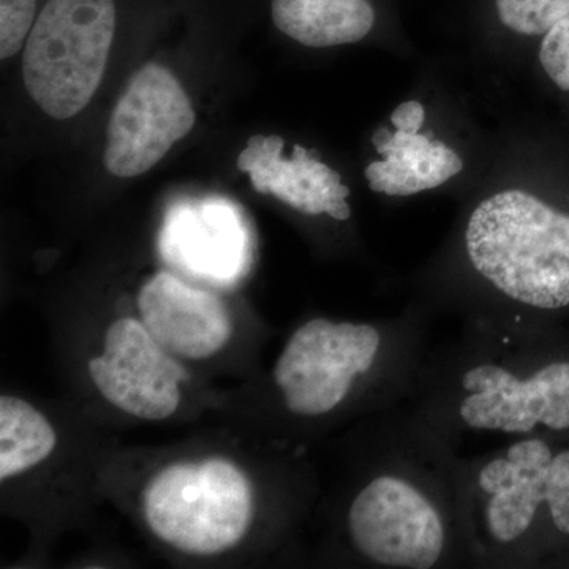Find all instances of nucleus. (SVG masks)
<instances>
[{
    "mask_svg": "<svg viewBox=\"0 0 569 569\" xmlns=\"http://www.w3.org/2000/svg\"><path fill=\"white\" fill-rule=\"evenodd\" d=\"M36 0H0V58L20 51L32 28Z\"/></svg>",
    "mask_w": 569,
    "mask_h": 569,
    "instance_id": "nucleus-15",
    "label": "nucleus"
},
{
    "mask_svg": "<svg viewBox=\"0 0 569 569\" xmlns=\"http://www.w3.org/2000/svg\"><path fill=\"white\" fill-rule=\"evenodd\" d=\"M197 116L174 74L148 63L130 81L112 111L104 168L134 178L156 167L193 129Z\"/></svg>",
    "mask_w": 569,
    "mask_h": 569,
    "instance_id": "nucleus-7",
    "label": "nucleus"
},
{
    "mask_svg": "<svg viewBox=\"0 0 569 569\" xmlns=\"http://www.w3.org/2000/svg\"><path fill=\"white\" fill-rule=\"evenodd\" d=\"M392 140H395V133L389 129L377 130L376 134H373V146H376V149L380 148V146L388 144V142Z\"/></svg>",
    "mask_w": 569,
    "mask_h": 569,
    "instance_id": "nucleus-18",
    "label": "nucleus"
},
{
    "mask_svg": "<svg viewBox=\"0 0 569 569\" xmlns=\"http://www.w3.org/2000/svg\"><path fill=\"white\" fill-rule=\"evenodd\" d=\"M388 167L389 163L387 159L378 160V162L370 163L365 171L367 181H373V179L380 178L381 174L387 173Z\"/></svg>",
    "mask_w": 569,
    "mask_h": 569,
    "instance_id": "nucleus-17",
    "label": "nucleus"
},
{
    "mask_svg": "<svg viewBox=\"0 0 569 569\" xmlns=\"http://www.w3.org/2000/svg\"><path fill=\"white\" fill-rule=\"evenodd\" d=\"M408 403L456 448L468 436L569 432V328L462 321L430 348Z\"/></svg>",
    "mask_w": 569,
    "mask_h": 569,
    "instance_id": "nucleus-3",
    "label": "nucleus"
},
{
    "mask_svg": "<svg viewBox=\"0 0 569 569\" xmlns=\"http://www.w3.org/2000/svg\"><path fill=\"white\" fill-rule=\"evenodd\" d=\"M283 138L254 134L239 153L238 168L250 174L258 193L272 194L305 216H323L329 201H343L350 189L335 170L296 144L291 160L283 159Z\"/></svg>",
    "mask_w": 569,
    "mask_h": 569,
    "instance_id": "nucleus-9",
    "label": "nucleus"
},
{
    "mask_svg": "<svg viewBox=\"0 0 569 569\" xmlns=\"http://www.w3.org/2000/svg\"><path fill=\"white\" fill-rule=\"evenodd\" d=\"M142 323L153 339L173 353L204 359L222 350L233 332L220 299L160 272L138 296Z\"/></svg>",
    "mask_w": 569,
    "mask_h": 569,
    "instance_id": "nucleus-8",
    "label": "nucleus"
},
{
    "mask_svg": "<svg viewBox=\"0 0 569 569\" xmlns=\"http://www.w3.org/2000/svg\"><path fill=\"white\" fill-rule=\"evenodd\" d=\"M433 321L413 301L385 320L310 318L288 339L272 370L284 411L312 422L348 411L383 413L410 402Z\"/></svg>",
    "mask_w": 569,
    "mask_h": 569,
    "instance_id": "nucleus-4",
    "label": "nucleus"
},
{
    "mask_svg": "<svg viewBox=\"0 0 569 569\" xmlns=\"http://www.w3.org/2000/svg\"><path fill=\"white\" fill-rule=\"evenodd\" d=\"M411 301L436 318L569 328V137L546 142L533 182L468 206Z\"/></svg>",
    "mask_w": 569,
    "mask_h": 569,
    "instance_id": "nucleus-1",
    "label": "nucleus"
},
{
    "mask_svg": "<svg viewBox=\"0 0 569 569\" xmlns=\"http://www.w3.org/2000/svg\"><path fill=\"white\" fill-rule=\"evenodd\" d=\"M167 246H173L194 271L231 277L244 253V231L227 201L183 206L170 216Z\"/></svg>",
    "mask_w": 569,
    "mask_h": 569,
    "instance_id": "nucleus-10",
    "label": "nucleus"
},
{
    "mask_svg": "<svg viewBox=\"0 0 569 569\" xmlns=\"http://www.w3.org/2000/svg\"><path fill=\"white\" fill-rule=\"evenodd\" d=\"M497 17L519 39L541 40L569 11V0H496Z\"/></svg>",
    "mask_w": 569,
    "mask_h": 569,
    "instance_id": "nucleus-13",
    "label": "nucleus"
},
{
    "mask_svg": "<svg viewBox=\"0 0 569 569\" xmlns=\"http://www.w3.org/2000/svg\"><path fill=\"white\" fill-rule=\"evenodd\" d=\"M462 456L410 403L370 422L365 468L343 531L359 563L383 569L475 568Z\"/></svg>",
    "mask_w": 569,
    "mask_h": 569,
    "instance_id": "nucleus-2",
    "label": "nucleus"
},
{
    "mask_svg": "<svg viewBox=\"0 0 569 569\" xmlns=\"http://www.w3.org/2000/svg\"><path fill=\"white\" fill-rule=\"evenodd\" d=\"M114 0H50L33 24L22 78L41 110L73 118L102 82L114 37Z\"/></svg>",
    "mask_w": 569,
    "mask_h": 569,
    "instance_id": "nucleus-6",
    "label": "nucleus"
},
{
    "mask_svg": "<svg viewBox=\"0 0 569 569\" xmlns=\"http://www.w3.org/2000/svg\"><path fill=\"white\" fill-rule=\"evenodd\" d=\"M280 32L309 48L356 43L376 24L369 0H272Z\"/></svg>",
    "mask_w": 569,
    "mask_h": 569,
    "instance_id": "nucleus-11",
    "label": "nucleus"
},
{
    "mask_svg": "<svg viewBox=\"0 0 569 569\" xmlns=\"http://www.w3.org/2000/svg\"><path fill=\"white\" fill-rule=\"evenodd\" d=\"M58 436L48 419L17 397H0V479L39 466L54 451Z\"/></svg>",
    "mask_w": 569,
    "mask_h": 569,
    "instance_id": "nucleus-12",
    "label": "nucleus"
},
{
    "mask_svg": "<svg viewBox=\"0 0 569 569\" xmlns=\"http://www.w3.org/2000/svg\"><path fill=\"white\" fill-rule=\"evenodd\" d=\"M475 568L569 567V432L462 459Z\"/></svg>",
    "mask_w": 569,
    "mask_h": 569,
    "instance_id": "nucleus-5",
    "label": "nucleus"
},
{
    "mask_svg": "<svg viewBox=\"0 0 569 569\" xmlns=\"http://www.w3.org/2000/svg\"><path fill=\"white\" fill-rule=\"evenodd\" d=\"M537 62L542 80L569 111V11L538 41Z\"/></svg>",
    "mask_w": 569,
    "mask_h": 569,
    "instance_id": "nucleus-14",
    "label": "nucleus"
},
{
    "mask_svg": "<svg viewBox=\"0 0 569 569\" xmlns=\"http://www.w3.org/2000/svg\"><path fill=\"white\" fill-rule=\"evenodd\" d=\"M407 103V130L406 132L411 134L419 133L426 122V110L425 104L418 102V100H410Z\"/></svg>",
    "mask_w": 569,
    "mask_h": 569,
    "instance_id": "nucleus-16",
    "label": "nucleus"
}]
</instances>
